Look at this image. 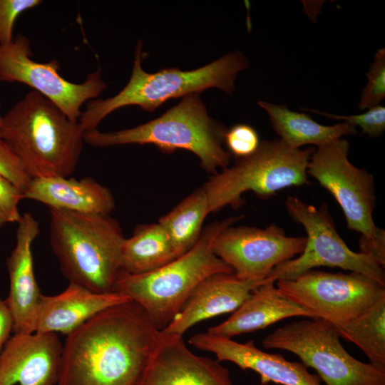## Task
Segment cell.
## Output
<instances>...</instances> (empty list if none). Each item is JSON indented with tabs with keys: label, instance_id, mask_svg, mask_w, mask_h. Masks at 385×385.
<instances>
[{
	"label": "cell",
	"instance_id": "cell-23",
	"mask_svg": "<svg viewBox=\"0 0 385 385\" xmlns=\"http://www.w3.org/2000/svg\"><path fill=\"white\" fill-rule=\"evenodd\" d=\"M177 257L171 241L159 223L137 225L125 238L121 252V270L132 274L154 271Z\"/></svg>",
	"mask_w": 385,
	"mask_h": 385
},
{
	"label": "cell",
	"instance_id": "cell-31",
	"mask_svg": "<svg viewBox=\"0 0 385 385\" xmlns=\"http://www.w3.org/2000/svg\"><path fill=\"white\" fill-rule=\"evenodd\" d=\"M21 199L22 192L0 174V211L7 222H18L21 218L19 203Z\"/></svg>",
	"mask_w": 385,
	"mask_h": 385
},
{
	"label": "cell",
	"instance_id": "cell-8",
	"mask_svg": "<svg viewBox=\"0 0 385 385\" xmlns=\"http://www.w3.org/2000/svg\"><path fill=\"white\" fill-rule=\"evenodd\" d=\"M349 143L339 138L317 147L312 154L307 175L318 181L336 200L346 227L361 234L359 252L372 256L385 266V231L373 219L376 205L373 175L348 158Z\"/></svg>",
	"mask_w": 385,
	"mask_h": 385
},
{
	"label": "cell",
	"instance_id": "cell-10",
	"mask_svg": "<svg viewBox=\"0 0 385 385\" xmlns=\"http://www.w3.org/2000/svg\"><path fill=\"white\" fill-rule=\"evenodd\" d=\"M285 207L289 216L305 229L306 245L302 252L275 267L268 277L292 279L318 267H339L366 275L385 285L382 266L371 255L350 250L339 235L326 204L320 207L288 196Z\"/></svg>",
	"mask_w": 385,
	"mask_h": 385
},
{
	"label": "cell",
	"instance_id": "cell-1",
	"mask_svg": "<svg viewBox=\"0 0 385 385\" xmlns=\"http://www.w3.org/2000/svg\"><path fill=\"white\" fill-rule=\"evenodd\" d=\"M162 337L136 302L110 307L66 336L57 385H137Z\"/></svg>",
	"mask_w": 385,
	"mask_h": 385
},
{
	"label": "cell",
	"instance_id": "cell-12",
	"mask_svg": "<svg viewBox=\"0 0 385 385\" xmlns=\"http://www.w3.org/2000/svg\"><path fill=\"white\" fill-rule=\"evenodd\" d=\"M32 56L30 41L22 34H17L9 44L0 45V81L29 86L72 122H78L84 103L98 98L107 88L100 70L89 73L83 82L76 83L58 73L57 60L38 63Z\"/></svg>",
	"mask_w": 385,
	"mask_h": 385
},
{
	"label": "cell",
	"instance_id": "cell-28",
	"mask_svg": "<svg viewBox=\"0 0 385 385\" xmlns=\"http://www.w3.org/2000/svg\"><path fill=\"white\" fill-rule=\"evenodd\" d=\"M224 143L231 155H234L236 158H242L255 153L260 141L254 128L247 124L239 123L226 130Z\"/></svg>",
	"mask_w": 385,
	"mask_h": 385
},
{
	"label": "cell",
	"instance_id": "cell-6",
	"mask_svg": "<svg viewBox=\"0 0 385 385\" xmlns=\"http://www.w3.org/2000/svg\"><path fill=\"white\" fill-rule=\"evenodd\" d=\"M225 131L208 115L199 93H191L155 119L113 132L86 131L84 141L96 148L152 144L163 153L183 149L194 153L202 168L212 175L230 162L231 154L222 146Z\"/></svg>",
	"mask_w": 385,
	"mask_h": 385
},
{
	"label": "cell",
	"instance_id": "cell-2",
	"mask_svg": "<svg viewBox=\"0 0 385 385\" xmlns=\"http://www.w3.org/2000/svg\"><path fill=\"white\" fill-rule=\"evenodd\" d=\"M85 130L31 91L2 116L0 137L32 178L68 177L76 170Z\"/></svg>",
	"mask_w": 385,
	"mask_h": 385
},
{
	"label": "cell",
	"instance_id": "cell-20",
	"mask_svg": "<svg viewBox=\"0 0 385 385\" xmlns=\"http://www.w3.org/2000/svg\"><path fill=\"white\" fill-rule=\"evenodd\" d=\"M22 194L49 209L109 215L115 207L111 191L91 177L32 178Z\"/></svg>",
	"mask_w": 385,
	"mask_h": 385
},
{
	"label": "cell",
	"instance_id": "cell-22",
	"mask_svg": "<svg viewBox=\"0 0 385 385\" xmlns=\"http://www.w3.org/2000/svg\"><path fill=\"white\" fill-rule=\"evenodd\" d=\"M258 104L268 114L279 139L291 148L297 149L305 145L318 147L357 132L354 125L346 122L324 125L308 115L290 111L284 105L262 101Z\"/></svg>",
	"mask_w": 385,
	"mask_h": 385
},
{
	"label": "cell",
	"instance_id": "cell-9",
	"mask_svg": "<svg viewBox=\"0 0 385 385\" xmlns=\"http://www.w3.org/2000/svg\"><path fill=\"white\" fill-rule=\"evenodd\" d=\"M262 344L295 354L325 385H385V371L350 355L336 327L322 319L306 318L279 327Z\"/></svg>",
	"mask_w": 385,
	"mask_h": 385
},
{
	"label": "cell",
	"instance_id": "cell-29",
	"mask_svg": "<svg viewBox=\"0 0 385 385\" xmlns=\"http://www.w3.org/2000/svg\"><path fill=\"white\" fill-rule=\"evenodd\" d=\"M41 3V0H0V45L14 41L13 29L18 16Z\"/></svg>",
	"mask_w": 385,
	"mask_h": 385
},
{
	"label": "cell",
	"instance_id": "cell-18",
	"mask_svg": "<svg viewBox=\"0 0 385 385\" xmlns=\"http://www.w3.org/2000/svg\"><path fill=\"white\" fill-rule=\"evenodd\" d=\"M267 280L243 279L234 272L212 274L195 287L180 312L162 332L183 336L201 321L233 312Z\"/></svg>",
	"mask_w": 385,
	"mask_h": 385
},
{
	"label": "cell",
	"instance_id": "cell-17",
	"mask_svg": "<svg viewBox=\"0 0 385 385\" xmlns=\"http://www.w3.org/2000/svg\"><path fill=\"white\" fill-rule=\"evenodd\" d=\"M17 224L16 245L6 260L9 291L4 300L13 318L14 333H34L41 294L34 275L32 244L39 225L29 212L21 215Z\"/></svg>",
	"mask_w": 385,
	"mask_h": 385
},
{
	"label": "cell",
	"instance_id": "cell-7",
	"mask_svg": "<svg viewBox=\"0 0 385 385\" xmlns=\"http://www.w3.org/2000/svg\"><path fill=\"white\" fill-rule=\"evenodd\" d=\"M314 150L291 148L279 138L260 142L255 153L237 158L232 166L211 175L202 186L210 212L227 205L240 207L247 192L267 200L282 189L309 185L307 170Z\"/></svg>",
	"mask_w": 385,
	"mask_h": 385
},
{
	"label": "cell",
	"instance_id": "cell-27",
	"mask_svg": "<svg viewBox=\"0 0 385 385\" xmlns=\"http://www.w3.org/2000/svg\"><path fill=\"white\" fill-rule=\"evenodd\" d=\"M334 120H344L352 125L359 126L361 132L370 138L378 137L385 130V108L381 105L369 108L366 113L353 115H339L303 108Z\"/></svg>",
	"mask_w": 385,
	"mask_h": 385
},
{
	"label": "cell",
	"instance_id": "cell-30",
	"mask_svg": "<svg viewBox=\"0 0 385 385\" xmlns=\"http://www.w3.org/2000/svg\"><path fill=\"white\" fill-rule=\"evenodd\" d=\"M0 174L12 183L22 193L31 180L20 160L1 137Z\"/></svg>",
	"mask_w": 385,
	"mask_h": 385
},
{
	"label": "cell",
	"instance_id": "cell-14",
	"mask_svg": "<svg viewBox=\"0 0 385 385\" xmlns=\"http://www.w3.org/2000/svg\"><path fill=\"white\" fill-rule=\"evenodd\" d=\"M63 344L55 333H14L0 354V385H57Z\"/></svg>",
	"mask_w": 385,
	"mask_h": 385
},
{
	"label": "cell",
	"instance_id": "cell-21",
	"mask_svg": "<svg viewBox=\"0 0 385 385\" xmlns=\"http://www.w3.org/2000/svg\"><path fill=\"white\" fill-rule=\"evenodd\" d=\"M275 281L267 280L255 289L249 297L223 322L211 327L207 332L232 338L256 332L279 321L294 317L316 318L312 314L280 294Z\"/></svg>",
	"mask_w": 385,
	"mask_h": 385
},
{
	"label": "cell",
	"instance_id": "cell-16",
	"mask_svg": "<svg viewBox=\"0 0 385 385\" xmlns=\"http://www.w3.org/2000/svg\"><path fill=\"white\" fill-rule=\"evenodd\" d=\"M137 385L234 384L229 370L217 359L194 354L183 336L163 333Z\"/></svg>",
	"mask_w": 385,
	"mask_h": 385
},
{
	"label": "cell",
	"instance_id": "cell-33",
	"mask_svg": "<svg viewBox=\"0 0 385 385\" xmlns=\"http://www.w3.org/2000/svg\"><path fill=\"white\" fill-rule=\"evenodd\" d=\"M6 220L5 219L4 216L0 211V227L4 225L6 223Z\"/></svg>",
	"mask_w": 385,
	"mask_h": 385
},
{
	"label": "cell",
	"instance_id": "cell-4",
	"mask_svg": "<svg viewBox=\"0 0 385 385\" xmlns=\"http://www.w3.org/2000/svg\"><path fill=\"white\" fill-rule=\"evenodd\" d=\"M50 244L69 283L113 292L125 237L109 215L49 209Z\"/></svg>",
	"mask_w": 385,
	"mask_h": 385
},
{
	"label": "cell",
	"instance_id": "cell-15",
	"mask_svg": "<svg viewBox=\"0 0 385 385\" xmlns=\"http://www.w3.org/2000/svg\"><path fill=\"white\" fill-rule=\"evenodd\" d=\"M189 344L216 356L217 360L230 361L243 370H252L260 376L261 384L272 382L281 385H322L317 374L310 373L302 363L287 360L280 354L265 352L252 340L240 343L207 332L197 333Z\"/></svg>",
	"mask_w": 385,
	"mask_h": 385
},
{
	"label": "cell",
	"instance_id": "cell-11",
	"mask_svg": "<svg viewBox=\"0 0 385 385\" xmlns=\"http://www.w3.org/2000/svg\"><path fill=\"white\" fill-rule=\"evenodd\" d=\"M282 296L334 326L342 327L385 296V285L360 273L308 270L275 282Z\"/></svg>",
	"mask_w": 385,
	"mask_h": 385
},
{
	"label": "cell",
	"instance_id": "cell-24",
	"mask_svg": "<svg viewBox=\"0 0 385 385\" xmlns=\"http://www.w3.org/2000/svg\"><path fill=\"white\" fill-rule=\"evenodd\" d=\"M209 213L208 200L201 187L159 219L158 222L167 232L177 257L190 250L197 242Z\"/></svg>",
	"mask_w": 385,
	"mask_h": 385
},
{
	"label": "cell",
	"instance_id": "cell-25",
	"mask_svg": "<svg viewBox=\"0 0 385 385\" xmlns=\"http://www.w3.org/2000/svg\"><path fill=\"white\" fill-rule=\"evenodd\" d=\"M335 327L340 338L356 344L371 364L385 371V296L347 324Z\"/></svg>",
	"mask_w": 385,
	"mask_h": 385
},
{
	"label": "cell",
	"instance_id": "cell-19",
	"mask_svg": "<svg viewBox=\"0 0 385 385\" xmlns=\"http://www.w3.org/2000/svg\"><path fill=\"white\" fill-rule=\"evenodd\" d=\"M131 300L118 292L98 293L69 283L60 294L41 296L34 332L66 336L100 312Z\"/></svg>",
	"mask_w": 385,
	"mask_h": 385
},
{
	"label": "cell",
	"instance_id": "cell-26",
	"mask_svg": "<svg viewBox=\"0 0 385 385\" xmlns=\"http://www.w3.org/2000/svg\"><path fill=\"white\" fill-rule=\"evenodd\" d=\"M368 82L364 88L359 109L364 110L380 105L385 97V48H379L368 72Z\"/></svg>",
	"mask_w": 385,
	"mask_h": 385
},
{
	"label": "cell",
	"instance_id": "cell-5",
	"mask_svg": "<svg viewBox=\"0 0 385 385\" xmlns=\"http://www.w3.org/2000/svg\"><path fill=\"white\" fill-rule=\"evenodd\" d=\"M142 41H138L132 73L125 86L111 98L87 102L78 120L85 132L97 129L108 115L123 107L137 106L152 112L171 98L199 93L210 88L231 94L237 73L248 66L245 56L236 51L195 70L169 68L150 73L142 68Z\"/></svg>",
	"mask_w": 385,
	"mask_h": 385
},
{
	"label": "cell",
	"instance_id": "cell-32",
	"mask_svg": "<svg viewBox=\"0 0 385 385\" xmlns=\"http://www.w3.org/2000/svg\"><path fill=\"white\" fill-rule=\"evenodd\" d=\"M14 322L5 300L0 299V354L13 332Z\"/></svg>",
	"mask_w": 385,
	"mask_h": 385
},
{
	"label": "cell",
	"instance_id": "cell-13",
	"mask_svg": "<svg viewBox=\"0 0 385 385\" xmlns=\"http://www.w3.org/2000/svg\"><path fill=\"white\" fill-rule=\"evenodd\" d=\"M306 237L287 236L272 223L261 229L250 226H229L212 243L214 253L243 279L262 280L281 263L299 255Z\"/></svg>",
	"mask_w": 385,
	"mask_h": 385
},
{
	"label": "cell",
	"instance_id": "cell-34",
	"mask_svg": "<svg viewBox=\"0 0 385 385\" xmlns=\"http://www.w3.org/2000/svg\"><path fill=\"white\" fill-rule=\"evenodd\" d=\"M1 122H2V116L0 115V126L1 125Z\"/></svg>",
	"mask_w": 385,
	"mask_h": 385
},
{
	"label": "cell",
	"instance_id": "cell-3",
	"mask_svg": "<svg viewBox=\"0 0 385 385\" xmlns=\"http://www.w3.org/2000/svg\"><path fill=\"white\" fill-rule=\"evenodd\" d=\"M242 217L232 216L208 225L190 250L154 271L132 274L120 270L113 291L140 305L162 331L180 312L201 282L215 274L233 272L214 253L212 243L221 231Z\"/></svg>",
	"mask_w": 385,
	"mask_h": 385
}]
</instances>
